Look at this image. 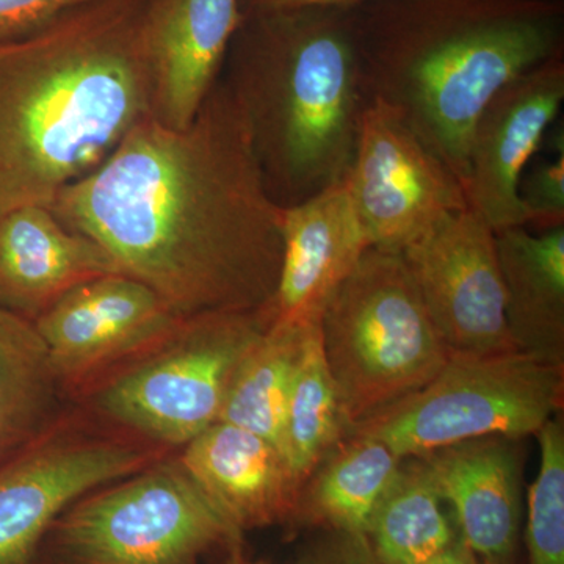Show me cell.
<instances>
[{"instance_id": "6da1fadb", "label": "cell", "mask_w": 564, "mask_h": 564, "mask_svg": "<svg viewBox=\"0 0 564 564\" xmlns=\"http://www.w3.org/2000/svg\"><path fill=\"white\" fill-rule=\"evenodd\" d=\"M51 209L182 318L262 311L276 291L282 207L223 77L187 128L144 118Z\"/></svg>"}, {"instance_id": "7a4b0ae2", "label": "cell", "mask_w": 564, "mask_h": 564, "mask_svg": "<svg viewBox=\"0 0 564 564\" xmlns=\"http://www.w3.org/2000/svg\"><path fill=\"white\" fill-rule=\"evenodd\" d=\"M148 0H95L0 40V214L51 207L151 117Z\"/></svg>"}, {"instance_id": "3957f363", "label": "cell", "mask_w": 564, "mask_h": 564, "mask_svg": "<svg viewBox=\"0 0 564 564\" xmlns=\"http://www.w3.org/2000/svg\"><path fill=\"white\" fill-rule=\"evenodd\" d=\"M355 14L369 98L392 107L463 188L485 107L563 57L558 0H367Z\"/></svg>"}, {"instance_id": "277c9868", "label": "cell", "mask_w": 564, "mask_h": 564, "mask_svg": "<svg viewBox=\"0 0 564 564\" xmlns=\"http://www.w3.org/2000/svg\"><path fill=\"white\" fill-rule=\"evenodd\" d=\"M226 61L273 202L343 181L370 99L355 7L245 17Z\"/></svg>"}, {"instance_id": "5b68a950", "label": "cell", "mask_w": 564, "mask_h": 564, "mask_svg": "<svg viewBox=\"0 0 564 564\" xmlns=\"http://www.w3.org/2000/svg\"><path fill=\"white\" fill-rule=\"evenodd\" d=\"M321 334L347 430L417 392L451 358L402 252L367 248L326 303Z\"/></svg>"}, {"instance_id": "8992f818", "label": "cell", "mask_w": 564, "mask_h": 564, "mask_svg": "<svg viewBox=\"0 0 564 564\" xmlns=\"http://www.w3.org/2000/svg\"><path fill=\"white\" fill-rule=\"evenodd\" d=\"M267 326L262 311L184 318L151 350L104 377L73 403L180 452L220 421L234 377Z\"/></svg>"}, {"instance_id": "52a82bcc", "label": "cell", "mask_w": 564, "mask_h": 564, "mask_svg": "<svg viewBox=\"0 0 564 564\" xmlns=\"http://www.w3.org/2000/svg\"><path fill=\"white\" fill-rule=\"evenodd\" d=\"M243 534L218 513L172 454L70 505L52 524L40 564H203L242 554Z\"/></svg>"}, {"instance_id": "ba28073f", "label": "cell", "mask_w": 564, "mask_h": 564, "mask_svg": "<svg viewBox=\"0 0 564 564\" xmlns=\"http://www.w3.org/2000/svg\"><path fill=\"white\" fill-rule=\"evenodd\" d=\"M563 397L564 364L521 350L451 355L429 384L345 436L373 437L400 458H419L480 437L538 434L562 413Z\"/></svg>"}, {"instance_id": "9c48e42d", "label": "cell", "mask_w": 564, "mask_h": 564, "mask_svg": "<svg viewBox=\"0 0 564 564\" xmlns=\"http://www.w3.org/2000/svg\"><path fill=\"white\" fill-rule=\"evenodd\" d=\"M176 454L73 403L0 466V564H40L52 524L82 497Z\"/></svg>"}, {"instance_id": "30bf717a", "label": "cell", "mask_w": 564, "mask_h": 564, "mask_svg": "<svg viewBox=\"0 0 564 564\" xmlns=\"http://www.w3.org/2000/svg\"><path fill=\"white\" fill-rule=\"evenodd\" d=\"M367 243L402 252L445 215L466 209L462 181L388 104L364 107L344 177Z\"/></svg>"}, {"instance_id": "8fae6325", "label": "cell", "mask_w": 564, "mask_h": 564, "mask_svg": "<svg viewBox=\"0 0 564 564\" xmlns=\"http://www.w3.org/2000/svg\"><path fill=\"white\" fill-rule=\"evenodd\" d=\"M451 355L518 350L508 332L496 231L470 207L445 215L402 251Z\"/></svg>"}, {"instance_id": "7c38bea8", "label": "cell", "mask_w": 564, "mask_h": 564, "mask_svg": "<svg viewBox=\"0 0 564 564\" xmlns=\"http://www.w3.org/2000/svg\"><path fill=\"white\" fill-rule=\"evenodd\" d=\"M182 321L148 285L110 273L82 282L33 326L73 402L107 375L151 350Z\"/></svg>"}, {"instance_id": "4fadbf2b", "label": "cell", "mask_w": 564, "mask_h": 564, "mask_svg": "<svg viewBox=\"0 0 564 564\" xmlns=\"http://www.w3.org/2000/svg\"><path fill=\"white\" fill-rule=\"evenodd\" d=\"M563 101V57L552 58L505 85L475 122L464 193L494 231L525 226L519 184Z\"/></svg>"}, {"instance_id": "5bb4252c", "label": "cell", "mask_w": 564, "mask_h": 564, "mask_svg": "<svg viewBox=\"0 0 564 564\" xmlns=\"http://www.w3.org/2000/svg\"><path fill=\"white\" fill-rule=\"evenodd\" d=\"M243 20L240 0H148L143 28L155 121L185 129L195 120Z\"/></svg>"}, {"instance_id": "9a60e30c", "label": "cell", "mask_w": 564, "mask_h": 564, "mask_svg": "<svg viewBox=\"0 0 564 564\" xmlns=\"http://www.w3.org/2000/svg\"><path fill=\"white\" fill-rule=\"evenodd\" d=\"M282 239L280 280L263 317L292 325L321 322L333 293L370 248L345 181L282 207Z\"/></svg>"}, {"instance_id": "2e32d148", "label": "cell", "mask_w": 564, "mask_h": 564, "mask_svg": "<svg viewBox=\"0 0 564 564\" xmlns=\"http://www.w3.org/2000/svg\"><path fill=\"white\" fill-rule=\"evenodd\" d=\"M516 441L480 437L419 456L454 514L459 540L485 564L516 563L522 524Z\"/></svg>"}, {"instance_id": "e0dca14e", "label": "cell", "mask_w": 564, "mask_h": 564, "mask_svg": "<svg viewBox=\"0 0 564 564\" xmlns=\"http://www.w3.org/2000/svg\"><path fill=\"white\" fill-rule=\"evenodd\" d=\"M187 473L237 532L291 524L300 485L288 459L258 434L217 422L177 452Z\"/></svg>"}, {"instance_id": "ac0fdd59", "label": "cell", "mask_w": 564, "mask_h": 564, "mask_svg": "<svg viewBox=\"0 0 564 564\" xmlns=\"http://www.w3.org/2000/svg\"><path fill=\"white\" fill-rule=\"evenodd\" d=\"M120 273L109 254L63 225L51 207L0 214V307L35 322L82 282Z\"/></svg>"}, {"instance_id": "d6986e66", "label": "cell", "mask_w": 564, "mask_h": 564, "mask_svg": "<svg viewBox=\"0 0 564 564\" xmlns=\"http://www.w3.org/2000/svg\"><path fill=\"white\" fill-rule=\"evenodd\" d=\"M508 332L518 350L564 364V226L496 232Z\"/></svg>"}, {"instance_id": "ffe728a7", "label": "cell", "mask_w": 564, "mask_h": 564, "mask_svg": "<svg viewBox=\"0 0 564 564\" xmlns=\"http://www.w3.org/2000/svg\"><path fill=\"white\" fill-rule=\"evenodd\" d=\"M403 459L373 437L348 434L304 481L291 525L366 534Z\"/></svg>"}, {"instance_id": "44dd1931", "label": "cell", "mask_w": 564, "mask_h": 564, "mask_svg": "<svg viewBox=\"0 0 564 564\" xmlns=\"http://www.w3.org/2000/svg\"><path fill=\"white\" fill-rule=\"evenodd\" d=\"M70 404L33 323L0 307V466L46 433Z\"/></svg>"}, {"instance_id": "7402d4cb", "label": "cell", "mask_w": 564, "mask_h": 564, "mask_svg": "<svg viewBox=\"0 0 564 564\" xmlns=\"http://www.w3.org/2000/svg\"><path fill=\"white\" fill-rule=\"evenodd\" d=\"M366 538L381 564L429 563L458 538L422 458L403 459Z\"/></svg>"}, {"instance_id": "603a6c76", "label": "cell", "mask_w": 564, "mask_h": 564, "mask_svg": "<svg viewBox=\"0 0 564 564\" xmlns=\"http://www.w3.org/2000/svg\"><path fill=\"white\" fill-rule=\"evenodd\" d=\"M311 325L269 323L240 364L218 422L258 434L284 455L289 392L304 334Z\"/></svg>"}, {"instance_id": "cb8c5ba5", "label": "cell", "mask_w": 564, "mask_h": 564, "mask_svg": "<svg viewBox=\"0 0 564 564\" xmlns=\"http://www.w3.org/2000/svg\"><path fill=\"white\" fill-rule=\"evenodd\" d=\"M336 386L323 355L321 322L304 334L285 411L284 455L300 488L344 441Z\"/></svg>"}, {"instance_id": "d4e9b609", "label": "cell", "mask_w": 564, "mask_h": 564, "mask_svg": "<svg viewBox=\"0 0 564 564\" xmlns=\"http://www.w3.org/2000/svg\"><path fill=\"white\" fill-rule=\"evenodd\" d=\"M541 459L527 497L529 564H564V423L562 413L536 434Z\"/></svg>"}, {"instance_id": "484cf974", "label": "cell", "mask_w": 564, "mask_h": 564, "mask_svg": "<svg viewBox=\"0 0 564 564\" xmlns=\"http://www.w3.org/2000/svg\"><path fill=\"white\" fill-rule=\"evenodd\" d=\"M554 159L525 169L519 184V199L524 210L525 226L540 231L564 226V135H554Z\"/></svg>"}, {"instance_id": "4316f807", "label": "cell", "mask_w": 564, "mask_h": 564, "mask_svg": "<svg viewBox=\"0 0 564 564\" xmlns=\"http://www.w3.org/2000/svg\"><path fill=\"white\" fill-rule=\"evenodd\" d=\"M95 0H0V40L39 31L66 11Z\"/></svg>"}, {"instance_id": "83f0119b", "label": "cell", "mask_w": 564, "mask_h": 564, "mask_svg": "<svg viewBox=\"0 0 564 564\" xmlns=\"http://www.w3.org/2000/svg\"><path fill=\"white\" fill-rule=\"evenodd\" d=\"M296 564H381L366 534L322 532L307 544Z\"/></svg>"}, {"instance_id": "f1b7e54d", "label": "cell", "mask_w": 564, "mask_h": 564, "mask_svg": "<svg viewBox=\"0 0 564 564\" xmlns=\"http://www.w3.org/2000/svg\"><path fill=\"white\" fill-rule=\"evenodd\" d=\"M367 0H240L243 17L303 9H348Z\"/></svg>"}, {"instance_id": "f546056e", "label": "cell", "mask_w": 564, "mask_h": 564, "mask_svg": "<svg viewBox=\"0 0 564 564\" xmlns=\"http://www.w3.org/2000/svg\"><path fill=\"white\" fill-rule=\"evenodd\" d=\"M425 564H481V562L459 538H456L445 551Z\"/></svg>"}, {"instance_id": "4dcf8cb0", "label": "cell", "mask_w": 564, "mask_h": 564, "mask_svg": "<svg viewBox=\"0 0 564 564\" xmlns=\"http://www.w3.org/2000/svg\"><path fill=\"white\" fill-rule=\"evenodd\" d=\"M229 564H267V563L247 562V560L243 558L242 554H239V555H232L231 562H229Z\"/></svg>"}, {"instance_id": "1f68e13d", "label": "cell", "mask_w": 564, "mask_h": 564, "mask_svg": "<svg viewBox=\"0 0 564 564\" xmlns=\"http://www.w3.org/2000/svg\"><path fill=\"white\" fill-rule=\"evenodd\" d=\"M481 564H485V563H481ZM511 564H516V563H511Z\"/></svg>"}]
</instances>
